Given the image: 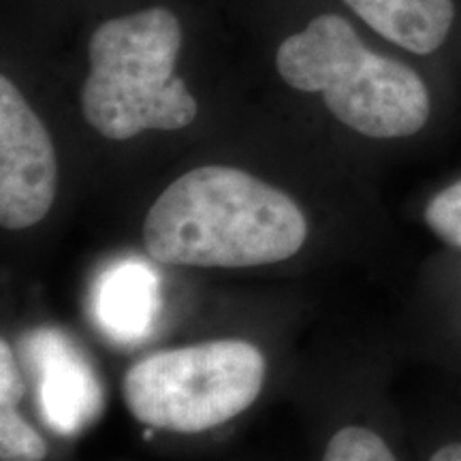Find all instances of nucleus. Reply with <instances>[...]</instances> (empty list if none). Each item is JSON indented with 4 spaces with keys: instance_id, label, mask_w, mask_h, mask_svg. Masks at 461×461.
I'll return each instance as SVG.
<instances>
[{
    "instance_id": "obj_1",
    "label": "nucleus",
    "mask_w": 461,
    "mask_h": 461,
    "mask_svg": "<svg viewBox=\"0 0 461 461\" xmlns=\"http://www.w3.org/2000/svg\"><path fill=\"white\" fill-rule=\"evenodd\" d=\"M308 222L295 201L235 167L207 165L177 177L143 222L148 255L186 267H257L303 246Z\"/></svg>"
},
{
    "instance_id": "obj_2",
    "label": "nucleus",
    "mask_w": 461,
    "mask_h": 461,
    "mask_svg": "<svg viewBox=\"0 0 461 461\" xmlns=\"http://www.w3.org/2000/svg\"><path fill=\"white\" fill-rule=\"evenodd\" d=\"M182 26L165 7L113 17L92 32L82 113L113 141L143 131H180L197 118V101L176 75Z\"/></svg>"
},
{
    "instance_id": "obj_3",
    "label": "nucleus",
    "mask_w": 461,
    "mask_h": 461,
    "mask_svg": "<svg viewBox=\"0 0 461 461\" xmlns=\"http://www.w3.org/2000/svg\"><path fill=\"white\" fill-rule=\"evenodd\" d=\"M291 88L321 92L339 122L374 140L411 137L428 124V86L411 67L367 50L339 15H319L276 56Z\"/></svg>"
},
{
    "instance_id": "obj_4",
    "label": "nucleus",
    "mask_w": 461,
    "mask_h": 461,
    "mask_svg": "<svg viewBox=\"0 0 461 461\" xmlns=\"http://www.w3.org/2000/svg\"><path fill=\"white\" fill-rule=\"evenodd\" d=\"M265 372L263 353L244 339L160 350L126 372L124 403L149 428L199 434L250 408Z\"/></svg>"
},
{
    "instance_id": "obj_5",
    "label": "nucleus",
    "mask_w": 461,
    "mask_h": 461,
    "mask_svg": "<svg viewBox=\"0 0 461 461\" xmlns=\"http://www.w3.org/2000/svg\"><path fill=\"white\" fill-rule=\"evenodd\" d=\"M58 188L51 137L7 75L0 77V222L20 230L41 222Z\"/></svg>"
},
{
    "instance_id": "obj_6",
    "label": "nucleus",
    "mask_w": 461,
    "mask_h": 461,
    "mask_svg": "<svg viewBox=\"0 0 461 461\" xmlns=\"http://www.w3.org/2000/svg\"><path fill=\"white\" fill-rule=\"evenodd\" d=\"M384 39L414 54H431L447 41L453 0H344Z\"/></svg>"
},
{
    "instance_id": "obj_7",
    "label": "nucleus",
    "mask_w": 461,
    "mask_h": 461,
    "mask_svg": "<svg viewBox=\"0 0 461 461\" xmlns=\"http://www.w3.org/2000/svg\"><path fill=\"white\" fill-rule=\"evenodd\" d=\"M157 308V280L148 267L126 263L109 269L96 295V314L113 336H141Z\"/></svg>"
},
{
    "instance_id": "obj_8",
    "label": "nucleus",
    "mask_w": 461,
    "mask_h": 461,
    "mask_svg": "<svg viewBox=\"0 0 461 461\" xmlns=\"http://www.w3.org/2000/svg\"><path fill=\"white\" fill-rule=\"evenodd\" d=\"M41 406L50 417L58 420L73 423L75 412H79V403H92V383L73 363L60 361L58 366L50 367L45 380L41 378Z\"/></svg>"
},
{
    "instance_id": "obj_9",
    "label": "nucleus",
    "mask_w": 461,
    "mask_h": 461,
    "mask_svg": "<svg viewBox=\"0 0 461 461\" xmlns=\"http://www.w3.org/2000/svg\"><path fill=\"white\" fill-rule=\"evenodd\" d=\"M48 442L17 412V403H0V459L43 461Z\"/></svg>"
},
{
    "instance_id": "obj_10",
    "label": "nucleus",
    "mask_w": 461,
    "mask_h": 461,
    "mask_svg": "<svg viewBox=\"0 0 461 461\" xmlns=\"http://www.w3.org/2000/svg\"><path fill=\"white\" fill-rule=\"evenodd\" d=\"M322 461H397L376 431L350 425L339 429L327 445Z\"/></svg>"
},
{
    "instance_id": "obj_11",
    "label": "nucleus",
    "mask_w": 461,
    "mask_h": 461,
    "mask_svg": "<svg viewBox=\"0 0 461 461\" xmlns=\"http://www.w3.org/2000/svg\"><path fill=\"white\" fill-rule=\"evenodd\" d=\"M425 222L448 246L461 248V180L440 190L425 207Z\"/></svg>"
},
{
    "instance_id": "obj_12",
    "label": "nucleus",
    "mask_w": 461,
    "mask_h": 461,
    "mask_svg": "<svg viewBox=\"0 0 461 461\" xmlns=\"http://www.w3.org/2000/svg\"><path fill=\"white\" fill-rule=\"evenodd\" d=\"M24 378L7 339L0 342V403H20L24 397Z\"/></svg>"
},
{
    "instance_id": "obj_13",
    "label": "nucleus",
    "mask_w": 461,
    "mask_h": 461,
    "mask_svg": "<svg viewBox=\"0 0 461 461\" xmlns=\"http://www.w3.org/2000/svg\"><path fill=\"white\" fill-rule=\"evenodd\" d=\"M429 461H461V442L440 447L434 455H431Z\"/></svg>"
}]
</instances>
